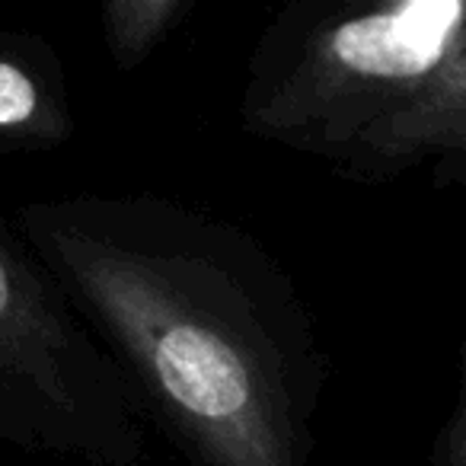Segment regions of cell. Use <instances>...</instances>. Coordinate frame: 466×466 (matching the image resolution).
Segmentation results:
<instances>
[{"mask_svg": "<svg viewBox=\"0 0 466 466\" xmlns=\"http://www.w3.org/2000/svg\"><path fill=\"white\" fill-rule=\"evenodd\" d=\"M14 218L188 466H317L329 358L249 227L154 192L52 195Z\"/></svg>", "mask_w": 466, "mask_h": 466, "instance_id": "cell-1", "label": "cell"}, {"mask_svg": "<svg viewBox=\"0 0 466 466\" xmlns=\"http://www.w3.org/2000/svg\"><path fill=\"white\" fill-rule=\"evenodd\" d=\"M240 125L355 182L466 160V4L294 0L256 39Z\"/></svg>", "mask_w": 466, "mask_h": 466, "instance_id": "cell-2", "label": "cell"}, {"mask_svg": "<svg viewBox=\"0 0 466 466\" xmlns=\"http://www.w3.org/2000/svg\"><path fill=\"white\" fill-rule=\"evenodd\" d=\"M150 421L65 288L0 211V447L137 466Z\"/></svg>", "mask_w": 466, "mask_h": 466, "instance_id": "cell-3", "label": "cell"}, {"mask_svg": "<svg viewBox=\"0 0 466 466\" xmlns=\"http://www.w3.org/2000/svg\"><path fill=\"white\" fill-rule=\"evenodd\" d=\"M77 131L58 48L42 33L0 20V157H39Z\"/></svg>", "mask_w": 466, "mask_h": 466, "instance_id": "cell-4", "label": "cell"}, {"mask_svg": "<svg viewBox=\"0 0 466 466\" xmlns=\"http://www.w3.org/2000/svg\"><path fill=\"white\" fill-rule=\"evenodd\" d=\"M195 14V0H106L99 33L118 74L147 65L150 55Z\"/></svg>", "mask_w": 466, "mask_h": 466, "instance_id": "cell-5", "label": "cell"}]
</instances>
